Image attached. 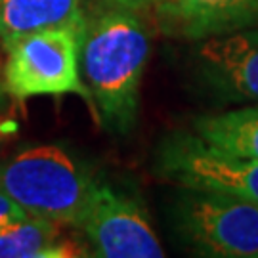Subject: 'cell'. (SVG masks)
Instances as JSON below:
<instances>
[{"instance_id": "obj_3", "label": "cell", "mask_w": 258, "mask_h": 258, "mask_svg": "<svg viewBox=\"0 0 258 258\" xmlns=\"http://www.w3.org/2000/svg\"><path fill=\"white\" fill-rule=\"evenodd\" d=\"M84 29V27H83ZM83 29L57 27L16 38L6 48L4 90L16 100L77 94L94 109L79 67Z\"/></svg>"}, {"instance_id": "obj_9", "label": "cell", "mask_w": 258, "mask_h": 258, "mask_svg": "<svg viewBox=\"0 0 258 258\" xmlns=\"http://www.w3.org/2000/svg\"><path fill=\"white\" fill-rule=\"evenodd\" d=\"M83 0H0V42L57 27H84Z\"/></svg>"}, {"instance_id": "obj_10", "label": "cell", "mask_w": 258, "mask_h": 258, "mask_svg": "<svg viewBox=\"0 0 258 258\" xmlns=\"http://www.w3.org/2000/svg\"><path fill=\"white\" fill-rule=\"evenodd\" d=\"M77 247L59 241V224L25 216L0 228V258L79 256Z\"/></svg>"}, {"instance_id": "obj_15", "label": "cell", "mask_w": 258, "mask_h": 258, "mask_svg": "<svg viewBox=\"0 0 258 258\" xmlns=\"http://www.w3.org/2000/svg\"><path fill=\"white\" fill-rule=\"evenodd\" d=\"M105 2H107V0H105Z\"/></svg>"}, {"instance_id": "obj_14", "label": "cell", "mask_w": 258, "mask_h": 258, "mask_svg": "<svg viewBox=\"0 0 258 258\" xmlns=\"http://www.w3.org/2000/svg\"><path fill=\"white\" fill-rule=\"evenodd\" d=\"M4 94H6V90H4V86H2V84H0V109H2V107H4V98H6V96H4Z\"/></svg>"}, {"instance_id": "obj_12", "label": "cell", "mask_w": 258, "mask_h": 258, "mask_svg": "<svg viewBox=\"0 0 258 258\" xmlns=\"http://www.w3.org/2000/svg\"><path fill=\"white\" fill-rule=\"evenodd\" d=\"M25 216H29L27 212L23 211L8 194H4V191L0 189V228L10 224V222L21 220V218H25Z\"/></svg>"}, {"instance_id": "obj_13", "label": "cell", "mask_w": 258, "mask_h": 258, "mask_svg": "<svg viewBox=\"0 0 258 258\" xmlns=\"http://www.w3.org/2000/svg\"><path fill=\"white\" fill-rule=\"evenodd\" d=\"M159 0H107V4L111 6H122L128 10H140L146 6H155Z\"/></svg>"}, {"instance_id": "obj_8", "label": "cell", "mask_w": 258, "mask_h": 258, "mask_svg": "<svg viewBox=\"0 0 258 258\" xmlns=\"http://www.w3.org/2000/svg\"><path fill=\"white\" fill-rule=\"evenodd\" d=\"M155 6L163 27L182 38L258 29V0H159Z\"/></svg>"}, {"instance_id": "obj_1", "label": "cell", "mask_w": 258, "mask_h": 258, "mask_svg": "<svg viewBox=\"0 0 258 258\" xmlns=\"http://www.w3.org/2000/svg\"><path fill=\"white\" fill-rule=\"evenodd\" d=\"M149 57V35L134 10L113 6L84 21L79 67L94 109L124 134L138 117L140 83Z\"/></svg>"}, {"instance_id": "obj_7", "label": "cell", "mask_w": 258, "mask_h": 258, "mask_svg": "<svg viewBox=\"0 0 258 258\" xmlns=\"http://www.w3.org/2000/svg\"><path fill=\"white\" fill-rule=\"evenodd\" d=\"M195 67L201 83L222 102H258V29L197 40Z\"/></svg>"}, {"instance_id": "obj_5", "label": "cell", "mask_w": 258, "mask_h": 258, "mask_svg": "<svg viewBox=\"0 0 258 258\" xmlns=\"http://www.w3.org/2000/svg\"><path fill=\"white\" fill-rule=\"evenodd\" d=\"M157 170L185 189L218 191L258 205V161L214 148L197 134L174 132L163 140Z\"/></svg>"}, {"instance_id": "obj_4", "label": "cell", "mask_w": 258, "mask_h": 258, "mask_svg": "<svg viewBox=\"0 0 258 258\" xmlns=\"http://www.w3.org/2000/svg\"><path fill=\"white\" fill-rule=\"evenodd\" d=\"M176 230L201 256L258 258V205L203 189H185L176 201Z\"/></svg>"}, {"instance_id": "obj_11", "label": "cell", "mask_w": 258, "mask_h": 258, "mask_svg": "<svg viewBox=\"0 0 258 258\" xmlns=\"http://www.w3.org/2000/svg\"><path fill=\"white\" fill-rule=\"evenodd\" d=\"M195 134L214 148L258 161V105L205 115L195 120Z\"/></svg>"}, {"instance_id": "obj_6", "label": "cell", "mask_w": 258, "mask_h": 258, "mask_svg": "<svg viewBox=\"0 0 258 258\" xmlns=\"http://www.w3.org/2000/svg\"><path fill=\"white\" fill-rule=\"evenodd\" d=\"M94 250L102 258H161L165 250L146 211L128 195L96 184L90 203L79 222Z\"/></svg>"}, {"instance_id": "obj_2", "label": "cell", "mask_w": 258, "mask_h": 258, "mask_svg": "<svg viewBox=\"0 0 258 258\" xmlns=\"http://www.w3.org/2000/svg\"><path fill=\"white\" fill-rule=\"evenodd\" d=\"M98 180L59 146H35L19 151L0 166V189L29 216L59 226L83 218Z\"/></svg>"}]
</instances>
